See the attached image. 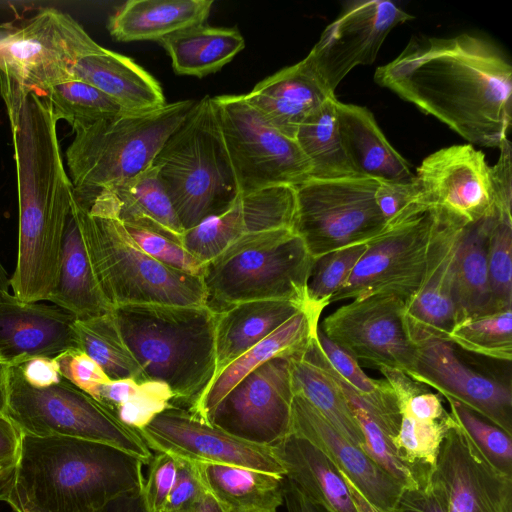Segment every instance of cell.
<instances>
[{
    "label": "cell",
    "mask_w": 512,
    "mask_h": 512,
    "mask_svg": "<svg viewBox=\"0 0 512 512\" xmlns=\"http://www.w3.org/2000/svg\"><path fill=\"white\" fill-rule=\"evenodd\" d=\"M415 178L422 200L437 214L463 225L497 216L491 167L471 144L433 152Z\"/></svg>",
    "instance_id": "e0dca14e"
},
{
    "label": "cell",
    "mask_w": 512,
    "mask_h": 512,
    "mask_svg": "<svg viewBox=\"0 0 512 512\" xmlns=\"http://www.w3.org/2000/svg\"><path fill=\"white\" fill-rule=\"evenodd\" d=\"M313 354L323 368L332 376L349 402L363 434L364 445L362 450L396 479L405 490L419 488L414 473L399 457L392 436L385 426L360 403L354 390L330 365L320 346L314 348Z\"/></svg>",
    "instance_id": "60d3db41"
},
{
    "label": "cell",
    "mask_w": 512,
    "mask_h": 512,
    "mask_svg": "<svg viewBox=\"0 0 512 512\" xmlns=\"http://www.w3.org/2000/svg\"><path fill=\"white\" fill-rule=\"evenodd\" d=\"M14 472L0 476V501H6L11 490Z\"/></svg>",
    "instance_id": "be15d7a7"
},
{
    "label": "cell",
    "mask_w": 512,
    "mask_h": 512,
    "mask_svg": "<svg viewBox=\"0 0 512 512\" xmlns=\"http://www.w3.org/2000/svg\"><path fill=\"white\" fill-rule=\"evenodd\" d=\"M407 375L512 435L511 386L470 368L450 342L419 345Z\"/></svg>",
    "instance_id": "ffe728a7"
},
{
    "label": "cell",
    "mask_w": 512,
    "mask_h": 512,
    "mask_svg": "<svg viewBox=\"0 0 512 512\" xmlns=\"http://www.w3.org/2000/svg\"><path fill=\"white\" fill-rule=\"evenodd\" d=\"M433 211V210H432ZM434 214L426 269L421 284L404 302V322L411 341L419 345L447 341L456 323L455 266L465 226Z\"/></svg>",
    "instance_id": "d6986e66"
},
{
    "label": "cell",
    "mask_w": 512,
    "mask_h": 512,
    "mask_svg": "<svg viewBox=\"0 0 512 512\" xmlns=\"http://www.w3.org/2000/svg\"><path fill=\"white\" fill-rule=\"evenodd\" d=\"M494 217L464 228L454 277L456 323L496 312L487 267L488 236Z\"/></svg>",
    "instance_id": "8d00e7d4"
},
{
    "label": "cell",
    "mask_w": 512,
    "mask_h": 512,
    "mask_svg": "<svg viewBox=\"0 0 512 512\" xmlns=\"http://www.w3.org/2000/svg\"><path fill=\"white\" fill-rule=\"evenodd\" d=\"M123 225L134 242L152 258L184 273L202 276L204 263L193 256L182 242L141 226Z\"/></svg>",
    "instance_id": "7dc6e473"
},
{
    "label": "cell",
    "mask_w": 512,
    "mask_h": 512,
    "mask_svg": "<svg viewBox=\"0 0 512 512\" xmlns=\"http://www.w3.org/2000/svg\"><path fill=\"white\" fill-rule=\"evenodd\" d=\"M339 130L356 174L382 181L411 182L410 163L391 145L365 107L336 101Z\"/></svg>",
    "instance_id": "4316f807"
},
{
    "label": "cell",
    "mask_w": 512,
    "mask_h": 512,
    "mask_svg": "<svg viewBox=\"0 0 512 512\" xmlns=\"http://www.w3.org/2000/svg\"><path fill=\"white\" fill-rule=\"evenodd\" d=\"M22 433L6 416L0 415V476L14 472L19 459Z\"/></svg>",
    "instance_id": "11a10c76"
},
{
    "label": "cell",
    "mask_w": 512,
    "mask_h": 512,
    "mask_svg": "<svg viewBox=\"0 0 512 512\" xmlns=\"http://www.w3.org/2000/svg\"><path fill=\"white\" fill-rule=\"evenodd\" d=\"M144 465L102 442L22 435L6 502L15 512H93L144 488Z\"/></svg>",
    "instance_id": "3957f363"
},
{
    "label": "cell",
    "mask_w": 512,
    "mask_h": 512,
    "mask_svg": "<svg viewBox=\"0 0 512 512\" xmlns=\"http://www.w3.org/2000/svg\"><path fill=\"white\" fill-rule=\"evenodd\" d=\"M42 97L51 104L56 119L65 120L73 131L124 111L99 89L79 80L52 86Z\"/></svg>",
    "instance_id": "b9f144b4"
},
{
    "label": "cell",
    "mask_w": 512,
    "mask_h": 512,
    "mask_svg": "<svg viewBox=\"0 0 512 512\" xmlns=\"http://www.w3.org/2000/svg\"><path fill=\"white\" fill-rule=\"evenodd\" d=\"M73 80L83 81L115 101L124 111H150L165 105L159 82L133 59L104 47L80 58Z\"/></svg>",
    "instance_id": "83f0119b"
},
{
    "label": "cell",
    "mask_w": 512,
    "mask_h": 512,
    "mask_svg": "<svg viewBox=\"0 0 512 512\" xmlns=\"http://www.w3.org/2000/svg\"><path fill=\"white\" fill-rule=\"evenodd\" d=\"M177 469L178 460L168 454L157 452L150 460L148 479L144 484L150 512H164L176 481Z\"/></svg>",
    "instance_id": "681fc988"
},
{
    "label": "cell",
    "mask_w": 512,
    "mask_h": 512,
    "mask_svg": "<svg viewBox=\"0 0 512 512\" xmlns=\"http://www.w3.org/2000/svg\"><path fill=\"white\" fill-rule=\"evenodd\" d=\"M195 102L181 100L150 111H123L74 131L66 163L75 198L88 202L101 190L152 166Z\"/></svg>",
    "instance_id": "52a82bcc"
},
{
    "label": "cell",
    "mask_w": 512,
    "mask_h": 512,
    "mask_svg": "<svg viewBox=\"0 0 512 512\" xmlns=\"http://www.w3.org/2000/svg\"><path fill=\"white\" fill-rule=\"evenodd\" d=\"M283 505L286 512H333L324 504L309 498L286 477L283 483Z\"/></svg>",
    "instance_id": "6f0895ef"
},
{
    "label": "cell",
    "mask_w": 512,
    "mask_h": 512,
    "mask_svg": "<svg viewBox=\"0 0 512 512\" xmlns=\"http://www.w3.org/2000/svg\"><path fill=\"white\" fill-rule=\"evenodd\" d=\"M102 46L69 14L49 7L0 39V93L43 96L73 80L76 62Z\"/></svg>",
    "instance_id": "30bf717a"
},
{
    "label": "cell",
    "mask_w": 512,
    "mask_h": 512,
    "mask_svg": "<svg viewBox=\"0 0 512 512\" xmlns=\"http://www.w3.org/2000/svg\"><path fill=\"white\" fill-rule=\"evenodd\" d=\"M307 304L293 300H258L238 303L217 312L214 378Z\"/></svg>",
    "instance_id": "f1b7e54d"
},
{
    "label": "cell",
    "mask_w": 512,
    "mask_h": 512,
    "mask_svg": "<svg viewBox=\"0 0 512 512\" xmlns=\"http://www.w3.org/2000/svg\"><path fill=\"white\" fill-rule=\"evenodd\" d=\"M212 101L240 193L310 179L311 165L297 141L267 123L243 95Z\"/></svg>",
    "instance_id": "7c38bea8"
},
{
    "label": "cell",
    "mask_w": 512,
    "mask_h": 512,
    "mask_svg": "<svg viewBox=\"0 0 512 512\" xmlns=\"http://www.w3.org/2000/svg\"><path fill=\"white\" fill-rule=\"evenodd\" d=\"M378 181L362 176L310 178L295 187L292 230L313 259L367 243L385 228L375 200Z\"/></svg>",
    "instance_id": "8fae6325"
},
{
    "label": "cell",
    "mask_w": 512,
    "mask_h": 512,
    "mask_svg": "<svg viewBox=\"0 0 512 512\" xmlns=\"http://www.w3.org/2000/svg\"><path fill=\"white\" fill-rule=\"evenodd\" d=\"M447 401L450 414L476 444L487 461L502 473L512 476L511 435L462 404L452 400Z\"/></svg>",
    "instance_id": "bcb514c9"
},
{
    "label": "cell",
    "mask_w": 512,
    "mask_h": 512,
    "mask_svg": "<svg viewBox=\"0 0 512 512\" xmlns=\"http://www.w3.org/2000/svg\"><path fill=\"white\" fill-rule=\"evenodd\" d=\"M500 156L491 167V177L495 195L497 216L511 218V144L508 139L498 147Z\"/></svg>",
    "instance_id": "db71d44e"
},
{
    "label": "cell",
    "mask_w": 512,
    "mask_h": 512,
    "mask_svg": "<svg viewBox=\"0 0 512 512\" xmlns=\"http://www.w3.org/2000/svg\"><path fill=\"white\" fill-rule=\"evenodd\" d=\"M138 433L150 449L192 464L230 465L285 476L273 447L233 436L184 407L170 405Z\"/></svg>",
    "instance_id": "2e32d148"
},
{
    "label": "cell",
    "mask_w": 512,
    "mask_h": 512,
    "mask_svg": "<svg viewBox=\"0 0 512 512\" xmlns=\"http://www.w3.org/2000/svg\"><path fill=\"white\" fill-rule=\"evenodd\" d=\"M24 380L34 387L58 383L62 376L54 358L38 357L17 365Z\"/></svg>",
    "instance_id": "9f6ffc18"
},
{
    "label": "cell",
    "mask_w": 512,
    "mask_h": 512,
    "mask_svg": "<svg viewBox=\"0 0 512 512\" xmlns=\"http://www.w3.org/2000/svg\"><path fill=\"white\" fill-rule=\"evenodd\" d=\"M178 460L175 484L164 512H180L194 506L206 493L194 464Z\"/></svg>",
    "instance_id": "816d5d0a"
},
{
    "label": "cell",
    "mask_w": 512,
    "mask_h": 512,
    "mask_svg": "<svg viewBox=\"0 0 512 512\" xmlns=\"http://www.w3.org/2000/svg\"><path fill=\"white\" fill-rule=\"evenodd\" d=\"M295 203V187L291 186L240 193L226 210L184 231L182 244L205 264L245 235L292 229Z\"/></svg>",
    "instance_id": "7402d4cb"
},
{
    "label": "cell",
    "mask_w": 512,
    "mask_h": 512,
    "mask_svg": "<svg viewBox=\"0 0 512 512\" xmlns=\"http://www.w3.org/2000/svg\"><path fill=\"white\" fill-rule=\"evenodd\" d=\"M313 258L291 228L245 235L204 264L206 305L216 312L242 302L308 303Z\"/></svg>",
    "instance_id": "ba28073f"
},
{
    "label": "cell",
    "mask_w": 512,
    "mask_h": 512,
    "mask_svg": "<svg viewBox=\"0 0 512 512\" xmlns=\"http://www.w3.org/2000/svg\"><path fill=\"white\" fill-rule=\"evenodd\" d=\"M152 166L184 231L220 214L240 194L208 95L195 102Z\"/></svg>",
    "instance_id": "8992f818"
},
{
    "label": "cell",
    "mask_w": 512,
    "mask_h": 512,
    "mask_svg": "<svg viewBox=\"0 0 512 512\" xmlns=\"http://www.w3.org/2000/svg\"><path fill=\"white\" fill-rule=\"evenodd\" d=\"M93 397L137 432L173 404V394L165 384L134 379L111 380L100 385Z\"/></svg>",
    "instance_id": "ab89813d"
},
{
    "label": "cell",
    "mask_w": 512,
    "mask_h": 512,
    "mask_svg": "<svg viewBox=\"0 0 512 512\" xmlns=\"http://www.w3.org/2000/svg\"><path fill=\"white\" fill-rule=\"evenodd\" d=\"M291 433L321 450L375 508L395 512L404 487L299 395L293 399Z\"/></svg>",
    "instance_id": "603a6c76"
},
{
    "label": "cell",
    "mask_w": 512,
    "mask_h": 512,
    "mask_svg": "<svg viewBox=\"0 0 512 512\" xmlns=\"http://www.w3.org/2000/svg\"><path fill=\"white\" fill-rule=\"evenodd\" d=\"M375 200L386 224L414 205L424 202L416 178L411 182L379 180L375 191Z\"/></svg>",
    "instance_id": "f907efd6"
},
{
    "label": "cell",
    "mask_w": 512,
    "mask_h": 512,
    "mask_svg": "<svg viewBox=\"0 0 512 512\" xmlns=\"http://www.w3.org/2000/svg\"><path fill=\"white\" fill-rule=\"evenodd\" d=\"M213 0H129L109 19L110 35L122 42L156 40L203 24Z\"/></svg>",
    "instance_id": "d6a6232c"
},
{
    "label": "cell",
    "mask_w": 512,
    "mask_h": 512,
    "mask_svg": "<svg viewBox=\"0 0 512 512\" xmlns=\"http://www.w3.org/2000/svg\"><path fill=\"white\" fill-rule=\"evenodd\" d=\"M112 313L146 380L168 386L173 405L191 408L214 379L217 312L207 305L145 303Z\"/></svg>",
    "instance_id": "277c9868"
},
{
    "label": "cell",
    "mask_w": 512,
    "mask_h": 512,
    "mask_svg": "<svg viewBox=\"0 0 512 512\" xmlns=\"http://www.w3.org/2000/svg\"><path fill=\"white\" fill-rule=\"evenodd\" d=\"M289 362L294 395L303 397L340 434L362 449L364 438L352 408L338 384L315 358L310 342L291 355Z\"/></svg>",
    "instance_id": "d590c367"
},
{
    "label": "cell",
    "mask_w": 512,
    "mask_h": 512,
    "mask_svg": "<svg viewBox=\"0 0 512 512\" xmlns=\"http://www.w3.org/2000/svg\"><path fill=\"white\" fill-rule=\"evenodd\" d=\"M414 17L388 0L348 2L322 32L306 58L335 94L344 77L356 66L371 65L388 34Z\"/></svg>",
    "instance_id": "ac0fdd59"
},
{
    "label": "cell",
    "mask_w": 512,
    "mask_h": 512,
    "mask_svg": "<svg viewBox=\"0 0 512 512\" xmlns=\"http://www.w3.org/2000/svg\"><path fill=\"white\" fill-rule=\"evenodd\" d=\"M200 480L228 512H277L285 476L218 464H194Z\"/></svg>",
    "instance_id": "836d02e7"
},
{
    "label": "cell",
    "mask_w": 512,
    "mask_h": 512,
    "mask_svg": "<svg viewBox=\"0 0 512 512\" xmlns=\"http://www.w3.org/2000/svg\"><path fill=\"white\" fill-rule=\"evenodd\" d=\"M47 300L76 319H89L112 311L96 279L72 208L62 244L58 280Z\"/></svg>",
    "instance_id": "f546056e"
},
{
    "label": "cell",
    "mask_w": 512,
    "mask_h": 512,
    "mask_svg": "<svg viewBox=\"0 0 512 512\" xmlns=\"http://www.w3.org/2000/svg\"><path fill=\"white\" fill-rule=\"evenodd\" d=\"M366 243L337 249L313 259L306 288L307 302L324 310L345 285Z\"/></svg>",
    "instance_id": "ee69618b"
},
{
    "label": "cell",
    "mask_w": 512,
    "mask_h": 512,
    "mask_svg": "<svg viewBox=\"0 0 512 512\" xmlns=\"http://www.w3.org/2000/svg\"><path fill=\"white\" fill-rule=\"evenodd\" d=\"M375 82L471 145L499 147L512 121V66L492 42L463 33L412 38Z\"/></svg>",
    "instance_id": "6da1fadb"
},
{
    "label": "cell",
    "mask_w": 512,
    "mask_h": 512,
    "mask_svg": "<svg viewBox=\"0 0 512 512\" xmlns=\"http://www.w3.org/2000/svg\"><path fill=\"white\" fill-rule=\"evenodd\" d=\"M395 512H449L444 487L432 474L425 485L404 490Z\"/></svg>",
    "instance_id": "f5cc1de1"
},
{
    "label": "cell",
    "mask_w": 512,
    "mask_h": 512,
    "mask_svg": "<svg viewBox=\"0 0 512 512\" xmlns=\"http://www.w3.org/2000/svg\"><path fill=\"white\" fill-rule=\"evenodd\" d=\"M243 96L267 123L295 139L303 121L336 95L305 57L265 78Z\"/></svg>",
    "instance_id": "d4e9b609"
},
{
    "label": "cell",
    "mask_w": 512,
    "mask_h": 512,
    "mask_svg": "<svg viewBox=\"0 0 512 512\" xmlns=\"http://www.w3.org/2000/svg\"><path fill=\"white\" fill-rule=\"evenodd\" d=\"M10 30L9 27L0 26V39Z\"/></svg>",
    "instance_id": "e7e4bbea"
},
{
    "label": "cell",
    "mask_w": 512,
    "mask_h": 512,
    "mask_svg": "<svg viewBox=\"0 0 512 512\" xmlns=\"http://www.w3.org/2000/svg\"><path fill=\"white\" fill-rule=\"evenodd\" d=\"M290 356L274 357L246 375L218 403L208 423L258 445L273 447L285 439L292 429L294 399Z\"/></svg>",
    "instance_id": "5bb4252c"
},
{
    "label": "cell",
    "mask_w": 512,
    "mask_h": 512,
    "mask_svg": "<svg viewBox=\"0 0 512 512\" xmlns=\"http://www.w3.org/2000/svg\"><path fill=\"white\" fill-rule=\"evenodd\" d=\"M73 328L78 349L92 358L110 380L147 381L124 342L112 311L89 319H76Z\"/></svg>",
    "instance_id": "f35d334b"
},
{
    "label": "cell",
    "mask_w": 512,
    "mask_h": 512,
    "mask_svg": "<svg viewBox=\"0 0 512 512\" xmlns=\"http://www.w3.org/2000/svg\"><path fill=\"white\" fill-rule=\"evenodd\" d=\"M336 96L328 99L299 126L295 140L311 165L312 179L358 176L341 138Z\"/></svg>",
    "instance_id": "74e56055"
},
{
    "label": "cell",
    "mask_w": 512,
    "mask_h": 512,
    "mask_svg": "<svg viewBox=\"0 0 512 512\" xmlns=\"http://www.w3.org/2000/svg\"><path fill=\"white\" fill-rule=\"evenodd\" d=\"M487 267L495 311L512 309V219L493 218L488 236Z\"/></svg>",
    "instance_id": "f6af8a7d"
},
{
    "label": "cell",
    "mask_w": 512,
    "mask_h": 512,
    "mask_svg": "<svg viewBox=\"0 0 512 512\" xmlns=\"http://www.w3.org/2000/svg\"><path fill=\"white\" fill-rule=\"evenodd\" d=\"M95 196L100 197L123 224L151 229L182 242L184 230L154 166Z\"/></svg>",
    "instance_id": "1f68e13d"
},
{
    "label": "cell",
    "mask_w": 512,
    "mask_h": 512,
    "mask_svg": "<svg viewBox=\"0 0 512 512\" xmlns=\"http://www.w3.org/2000/svg\"><path fill=\"white\" fill-rule=\"evenodd\" d=\"M323 310L307 304L272 334L226 366L188 410L208 422L218 403L246 375L266 361L303 350L317 334Z\"/></svg>",
    "instance_id": "484cf974"
},
{
    "label": "cell",
    "mask_w": 512,
    "mask_h": 512,
    "mask_svg": "<svg viewBox=\"0 0 512 512\" xmlns=\"http://www.w3.org/2000/svg\"><path fill=\"white\" fill-rule=\"evenodd\" d=\"M93 512H150L144 488L122 494Z\"/></svg>",
    "instance_id": "680465c9"
},
{
    "label": "cell",
    "mask_w": 512,
    "mask_h": 512,
    "mask_svg": "<svg viewBox=\"0 0 512 512\" xmlns=\"http://www.w3.org/2000/svg\"><path fill=\"white\" fill-rule=\"evenodd\" d=\"M54 359L62 378L92 397L100 385L111 381L102 368L80 349H69Z\"/></svg>",
    "instance_id": "c3c4849f"
},
{
    "label": "cell",
    "mask_w": 512,
    "mask_h": 512,
    "mask_svg": "<svg viewBox=\"0 0 512 512\" xmlns=\"http://www.w3.org/2000/svg\"><path fill=\"white\" fill-rule=\"evenodd\" d=\"M433 475L444 487L449 512H512V476L490 464L455 419Z\"/></svg>",
    "instance_id": "44dd1931"
},
{
    "label": "cell",
    "mask_w": 512,
    "mask_h": 512,
    "mask_svg": "<svg viewBox=\"0 0 512 512\" xmlns=\"http://www.w3.org/2000/svg\"><path fill=\"white\" fill-rule=\"evenodd\" d=\"M404 301L376 293L352 299L325 317L320 330L356 360L408 373L417 346L403 317Z\"/></svg>",
    "instance_id": "9a60e30c"
},
{
    "label": "cell",
    "mask_w": 512,
    "mask_h": 512,
    "mask_svg": "<svg viewBox=\"0 0 512 512\" xmlns=\"http://www.w3.org/2000/svg\"><path fill=\"white\" fill-rule=\"evenodd\" d=\"M433 227V211L423 202L387 223L366 243V250L330 304L376 293L407 301L421 284Z\"/></svg>",
    "instance_id": "4fadbf2b"
},
{
    "label": "cell",
    "mask_w": 512,
    "mask_h": 512,
    "mask_svg": "<svg viewBox=\"0 0 512 512\" xmlns=\"http://www.w3.org/2000/svg\"><path fill=\"white\" fill-rule=\"evenodd\" d=\"M346 485L348 486L350 495L358 512H381L375 508L368 500H366L352 482L340 472Z\"/></svg>",
    "instance_id": "94428289"
},
{
    "label": "cell",
    "mask_w": 512,
    "mask_h": 512,
    "mask_svg": "<svg viewBox=\"0 0 512 512\" xmlns=\"http://www.w3.org/2000/svg\"><path fill=\"white\" fill-rule=\"evenodd\" d=\"M273 450L285 477L309 498L333 512H358L342 475L314 444L290 433Z\"/></svg>",
    "instance_id": "4dcf8cb0"
},
{
    "label": "cell",
    "mask_w": 512,
    "mask_h": 512,
    "mask_svg": "<svg viewBox=\"0 0 512 512\" xmlns=\"http://www.w3.org/2000/svg\"><path fill=\"white\" fill-rule=\"evenodd\" d=\"M10 366L0 361V415H5L8 403Z\"/></svg>",
    "instance_id": "6125c7cd"
},
{
    "label": "cell",
    "mask_w": 512,
    "mask_h": 512,
    "mask_svg": "<svg viewBox=\"0 0 512 512\" xmlns=\"http://www.w3.org/2000/svg\"><path fill=\"white\" fill-rule=\"evenodd\" d=\"M75 320L57 306L25 302L8 291L0 293V361L11 367L78 349Z\"/></svg>",
    "instance_id": "cb8c5ba5"
},
{
    "label": "cell",
    "mask_w": 512,
    "mask_h": 512,
    "mask_svg": "<svg viewBox=\"0 0 512 512\" xmlns=\"http://www.w3.org/2000/svg\"><path fill=\"white\" fill-rule=\"evenodd\" d=\"M85 246L101 291L113 308L127 304L206 305L202 278L168 267L145 253L98 196L74 198Z\"/></svg>",
    "instance_id": "5b68a950"
},
{
    "label": "cell",
    "mask_w": 512,
    "mask_h": 512,
    "mask_svg": "<svg viewBox=\"0 0 512 512\" xmlns=\"http://www.w3.org/2000/svg\"><path fill=\"white\" fill-rule=\"evenodd\" d=\"M5 415L22 435L102 442L132 454L144 464L153 457L137 431L64 378L51 386L34 387L24 380L17 366H11Z\"/></svg>",
    "instance_id": "9c48e42d"
},
{
    "label": "cell",
    "mask_w": 512,
    "mask_h": 512,
    "mask_svg": "<svg viewBox=\"0 0 512 512\" xmlns=\"http://www.w3.org/2000/svg\"><path fill=\"white\" fill-rule=\"evenodd\" d=\"M11 130L17 178L19 229L13 294L47 300L59 275L68 216L75 198L64 168L51 104L35 93L1 94Z\"/></svg>",
    "instance_id": "7a4b0ae2"
},
{
    "label": "cell",
    "mask_w": 512,
    "mask_h": 512,
    "mask_svg": "<svg viewBox=\"0 0 512 512\" xmlns=\"http://www.w3.org/2000/svg\"><path fill=\"white\" fill-rule=\"evenodd\" d=\"M180 512H228L212 495L208 492L191 508Z\"/></svg>",
    "instance_id": "91938a15"
},
{
    "label": "cell",
    "mask_w": 512,
    "mask_h": 512,
    "mask_svg": "<svg viewBox=\"0 0 512 512\" xmlns=\"http://www.w3.org/2000/svg\"><path fill=\"white\" fill-rule=\"evenodd\" d=\"M511 310L463 319L454 325L447 341L469 353L510 362L512 359Z\"/></svg>",
    "instance_id": "7bdbcfd3"
},
{
    "label": "cell",
    "mask_w": 512,
    "mask_h": 512,
    "mask_svg": "<svg viewBox=\"0 0 512 512\" xmlns=\"http://www.w3.org/2000/svg\"><path fill=\"white\" fill-rule=\"evenodd\" d=\"M171 58L176 74L202 78L228 64L245 47L237 28L198 24L158 41Z\"/></svg>",
    "instance_id": "e575fe53"
}]
</instances>
